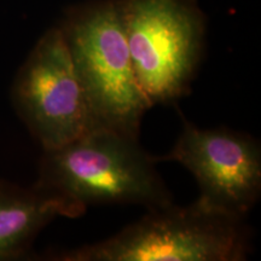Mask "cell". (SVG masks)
Wrapping results in <instances>:
<instances>
[{
  "instance_id": "5b68a950",
  "label": "cell",
  "mask_w": 261,
  "mask_h": 261,
  "mask_svg": "<svg viewBox=\"0 0 261 261\" xmlns=\"http://www.w3.org/2000/svg\"><path fill=\"white\" fill-rule=\"evenodd\" d=\"M11 102L42 150L98 127L60 27L45 33L19 67Z\"/></svg>"
},
{
  "instance_id": "6da1fadb",
  "label": "cell",
  "mask_w": 261,
  "mask_h": 261,
  "mask_svg": "<svg viewBox=\"0 0 261 261\" xmlns=\"http://www.w3.org/2000/svg\"><path fill=\"white\" fill-rule=\"evenodd\" d=\"M155 165L138 139L97 127L67 144L42 150L34 184L85 207L138 204L151 211L173 203Z\"/></svg>"
},
{
  "instance_id": "277c9868",
  "label": "cell",
  "mask_w": 261,
  "mask_h": 261,
  "mask_svg": "<svg viewBox=\"0 0 261 261\" xmlns=\"http://www.w3.org/2000/svg\"><path fill=\"white\" fill-rule=\"evenodd\" d=\"M127 44L150 107L191 91L201 63L204 18L192 0H121Z\"/></svg>"
},
{
  "instance_id": "52a82bcc",
  "label": "cell",
  "mask_w": 261,
  "mask_h": 261,
  "mask_svg": "<svg viewBox=\"0 0 261 261\" xmlns=\"http://www.w3.org/2000/svg\"><path fill=\"white\" fill-rule=\"evenodd\" d=\"M86 207L33 184L19 187L0 179V261L32 255L38 234L57 218H79Z\"/></svg>"
},
{
  "instance_id": "3957f363",
  "label": "cell",
  "mask_w": 261,
  "mask_h": 261,
  "mask_svg": "<svg viewBox=\"0 0 261 261\" xmlns=\"http://www.w3.org/2000/svg\"><path fill=\"white\" fill-rule=\"evenodd\" d=\"M58 27L98 127L139 140L151 107L132 67L121 0L76 6Z\"/></svg>"
},
{
  "instance_id": "7a4b0ae2",
  "label": "cell",
  "mask_w": 261,
  "mask_h": 261,
  "mask_svg": "<svg viewBox=\"0 0 261 261\" xmlns=\"http://www.w3.org/2000/svg\"><path fill=\"white\" fill-rule=\"evenodd\" d=\"M252 250L246 218L210 210L198 201L148 211L100 242L47 254L55 261H242Z\"/></svg>"
},
{
  "instance_id": "8992f818",
  "label": "cell",
  "mask_w": 261,
  "mask_h": 261,
  "mask_svg": "<svg viewBox=\"0 0 261 261\" xmlns=\"http://www.w3.org/2000/svg\"><path fill=\"white\" fill-rule=\"evenodd\" d=\"M156 162H177L194 175L197 200L210 210L247 218L261 195V148L250 135L185 120L171 151Z\"/></svg>"
}]
</instances>
